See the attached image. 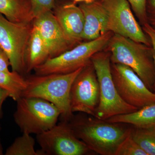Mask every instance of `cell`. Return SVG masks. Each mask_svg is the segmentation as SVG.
I'll list each match as a JSON object with an SVG mask.
<instances>
[{
	"mask_svg": "<svg viewBox=\"0 0 155 155\" xmlns=\"http://www.w3.org/2000/svg\"><path fill=\"white\" fill-rule=\"evenodd\" d=\"M73 116L69 123L74 134L92 151L101 155H116L132 127L113 123L81 113Z\"/></svg>",
	"mask_w": 155,
	"mask_h": 155,
	"instance_id": "obj_1",
	"label": "cell"
},
{
	"mask_svg": "<svg viewBox=\"0 0 155 155\" xmlns=\"http://www.w3.org/2000/svg\"><path fill=\"white\" fill-rule=\"evenodd\" d=\"M83 68L68 74L30 75L25 78L26 87L22 97L40 98L51 103L60 110L61 121L69 122L74 116L70 109V89Z\"/></svg>",
	"mask_w": 155,
	"mask_h": 155,
	"instance_id": "obj_2",
	"label": "cell"
},
{
	"mask_svg": "<svg viewBox=\"0 0 155 155\" xmlns=\"http://www.w3.org/2000/svg\"><path fill=\"white\" fill-rule=\"evenodd\" d=\"M105 50L110 53L111 63L130 67L154 91L155 67L151 46L114 34Z\"/></svg>",
	"mask_w": 155,
	"mask_h": 155,
	"instance_id": "obj_3",
	"label": "cell"
},
{
	"mask_svg": "<svg viewBox=\"0 0 155 155\" xmlns=\"http://www.w3.org/2000/svg\"><path fill=\"white\" fill-rule=\"evenodd\" d=\"M100 88V101L94 117L106 120L113 116L135 112L138 109L125 102L119 95L111 71L110 55L104 50L91 58Z\"/></svg>",
	"mask_w": 155,
	"mask_h": 155,
	"instance_id": "obj_4",
	"label": "cell"
},
{
	"mask_svg": "<svg viewBox=\"0 0 155 155\" xmlns=\"http://www.w3.org/2000/svg\"><path fill=\"white\" fill-rule=\"evenodd\" d=\"M114 34L108 31L98 38L82 42L58 57L50 58L34 69L35 75L68 74L85 67L91 62L94 54L105 49Z\"/></svg>",
	"mask_w": 155,
	"mask_h": 155,
	"instance_id": "obj_5",
	"label": "cell"
},
{
	"mask_svg": "<svg viewBox=\"0 0 155 155\" xmlns=\"http://www.w3.org/2000/svg\"><path fill=\"white\" fill-rule=\"evenodd\" d=\"M16 102L14 120L22 133L40 134L54 126L60 119L59 109L43 99L21 97Z\"/></svg>",
	"mask_w": 155,
	"mask_h": 155,
	"instance_id": "obj_6",
	"label": "cell"
},
{
	"mask_svg": "<svg viewBox=\"0 0 155 155\" xmlns=\"http://www.w3.org/2000/svg\"><path fill=\"white\" fill-rule=\"evenodd\" d=\"M33 29V22L10 21L0 13V47L6 53L12 71L25 72V54Z\"/></svg>",
	"mask_w": 155,
	"mask_h": 155,
	"instance_id": "obj_7",
	"label": "cell"
},
{
	"mask_svg": "<svg viewBox=\"0 0 155 155\" xmlns=\"http://www.w3.org/2000/svg\"><path fill=\"white\" fill-rule=\"evenodd\" d=\"M38 155H86L92 151L78 138L69 122L61 121L49 130L36 135Z\"/></svg>",
	"mask_w": 155,
	"mask_h": 155,
	"instance_id": "obj_8",
	"label": "cell"
},
{
	"mask_svg": "<svg viewBox=\"0 0 155 155\" xmlns=\"http://www.w3.org/2000/svg\"><path fill=\"white\" fill-rule=\"evenodd\" d=\"M111 71L116 89L125 102L138 109L155 103V92L130 67L111 63Z\"/></svg>",
	"mask_w": 155,
	"mask_h": 155,
	"instance_id": "obj_9",
	"label": "cell"
},
{
	"mask_svg": "<svg viewBox=\"0 0 155 155\" xmlns=\"http://www.w3.org/2000/svg\"><path fill=\"white\" fill-rule=\"evenodd\" d=\"M108 16V31L151 46L127 0H100Z\"/></svg>",
	"mask_w": 155,
	"mask_h": 155,
	"instance_id": "obj_10",
	"label": "cell"
},
{
	"mask_svg": "<svg viewBox=\"0 0 155 155\" xmlns=\"http://www.w3.org/2000/svg\"><path fill=\"white\" fill-rule=\"evenodd\" d=\"M99 101V84L91 61L84 67L72 84L70 109L73 114L78 112L94 117Z\"/></svg>",
	"mask_w": 155,
	"mask_h": 155,
	"instance_id": "obj_11",
	"label": "cell"
},
{
	"mask_svg": "<svg viewBox=\"0 0 155 155\" xmlns=\"http://www.w3.org/2000/svg\"><path fill=\"white\" fill-rule=\"evenodd\" d=\"M76 4L73 1L57 0L52 11L67 40L74 47L83 41L84 25L83 13Z\"/></svg>",
	"mask_w": 155,
	"mask_h": 155,
	"instance_id": "obj_12",
	"label": "cell"
},
{
	"mask_svg": "<svg viewBox=\"0 0 155 155\" xmlns=\"http://www.w3.org/2000/svg\"><path fill=\"white\" fill-rule=\"evenodd\" d=\"M33 26L48 48L51 58L58 57L74 47L67 40L52 11L35 18Z\"/></svg>",
	"mask_w": 155,
	"mask_h": 155,
	"instance_id": "obj_13",
	"label": "cell"
},
{
	"mask_svg": "<svg viewBox=\"0 0 155 155\" xmlns=\"http://www.w3.org/2000/svg\"><path fill=\"white\" fill-rule=\"evenodd\" d=\"M79 7L84 19L83 41L96 39L108 32L107 15L100 1L80 3Z\"/></svg>",
	"mask_w": 155,
	"mask_h": 155,
	"instance_id": "obj_14",
	"label": "cell"
},
{
	"mask_svg": "<svg viewBox=\"0 0 155 155\" xmlns=\"http://www.w3.org/2000/svg\"><path fill=\"white\" fill-rule=\"evenodd\" d=\"M51 58L49 50L33 26L25 54V72L28 74Z\"/></svg>",
	"mask_w": 155,
	"mask_h": 155,
	"instance_id": "obj_15",
	"label": "cell"
},
{
	"mask_svg": "<svg viewBox=\"0 0 155 155\" xmlns=\"http://www.w3.org/2000/svg\"><path fill=\"white\" fill-rule=\"evenodd\" d=\"M106 121L133 125L139 128L155 127V103L145 106L135 112L111 117Z\"/></svg>",
	"mask_w": 155,
	"mask_h": 155,
	"instance_id": "obj_16",
	"label": "cell"
},
{
	"mask_svg": "<svg viewBox=\"0 0 155 155\" xmlns=\"http://www.w3.org/2000/svg\"><path fill=\"white\" fill-rule=\"evenodd\" d=\"M0 13L12 22L31 23L35 19L30 0H0Z\"/></svg>",
	"mask_w": 155,
	"mask_h": 155,
	"instance_id": "obj_17",
	"label": "cell"
},
{
	"mask_svg": "<svg viewBox=\"0 0 155 155\" xmlns=\"http://www.w3.org/2000/svg\"><path fill=\"white\" fill-rule=\"evenodd\" d=\"M26 87V79L20 73L12 70L0 71V87L7 91L15 101L22 97Z\"/></svg>",
	"mask_w": 155,
	"mask_h": 155,
	"instance_id": "obj_18",
	"label": "cell"
},
{
	"mask_svg": "<svg viewBox=\"0 0 155 155\" xmlns=\"http://www.w3.org/2000/svg\"><path fill=\"white\" fill-rule=\"evenodd\" d=\"M130 136L147 155H155V127L147 128L134 127Z\"/></svg>",
	"mask_w": 155,
	"mask_h": 155,
	"instance_id": "obj_19",
	"label": "cell"
},
{
	"mask_svg": "<svg viewBox=\"0 0 155 155\" xmlns=\"http://www.w3.org/2000/svg\"><path fill=\"white\" fill-rule=\"evenodd\" d=\"M35 140L31 134L23 133L6 150V155H38L35 149Z\"/></svg>",
	"mask_w": 155,
	"mask_h": 155,
	"instance_id": "obj_20",
	"label": "cell"
},
{
	"mask_svg": "<svg viewBox=\"0 0 155 155\" xmlns=\"http://www.w3.org/2000/svg\"><path fill=\"white\" fill-rule=\"evenodd\" d=\"M116 155H147L132 139L130 134L119 146Z\"/></svg>",
	"mask_w": 155,
	"mask_h": 155,
	"instance_id": "obj_21",
	"label": "cell"
},
{
	"mask_svg": "<svg viewBox=\"0 0 155 155\" xmlns=\"http://www.w3.org/2000/svg\"><path fill=\"white\" fill-rule=\"evenodd\" d=\"M57 0H30L35 19L53 11Z\"/></svg>",
	"mask_w": 155,
	"mask_h": 155,
	"instance_id": "obj_22",
	"label": "cell"
},
{
	"mask_svg": "<svg viewBox=\"0 0 155 155\" xmlns=\"http://www.w3.org/2000/svg\"><path fill=\"white\" fill-rule=\"evenodd\" d=\"M131 9L138 19L142 26L147 23V0H127Z\"/></svg>",
	"mask_w": 155,
	"mask_h": 155,
	"instance_id": "obj_23",
	"label": "cell"
},
{
	"mask_svg": "<svg viewBox=\"0 0 155 155\" xmlns=\"http://www.w3.org/2000/svg\"><path fill=\"white\" fill-rule=\"evenodd\" d=\"M146 11L147 23L155 30V0H147Z\"/></svg>",
	"mask_w": 155,
	"mask_h": 155,
	"instance_id": "obj_24",
	"label": "cell"
},
{
	"mask_svg": "<svg viewBox=\"0 0 155 155\" xmlns=\"http://www.w3.org/2000/svg\"><path fill=\"white\" fill-rule=\"evenodd\" d=\"M142 29L148 37L150 41L153 50V58L155 67V30L148 23L142 25ZM153 91L155 92V81L153 87Z\"/></svg>",
	"mask_w": 155,
	"mask_h": 155,
	"instance_id": "obj_25",
	"label": "cell"
},
{
	"mask_svg": "<svg viewBox=\"0 0 155 155\" xmlns=\"http://www.w3.org/2000/svg\"><path fill=\"white\" fill-rule=\"evenodd\" d=\"M11 66L10 61L6 53L0 47V71H9Z\"/></svg>",
	"mask_w": 155,
	"mask_h": 155,
	"instance_id": "obj_26",
	"label": "cell"
},
{
	"mask_svg": "<svg viewBox=\"0 0 155 155\" xmlns=\"http://www.w3.org/2000/svg\"><path fill=\"white\" fill-rule=\"evenodd\" d=\"M9 97L8 92L5 90L0 87V122L3 116L2 105L3 103ZM1 130V124H0V130Z\"/></svg>",
	"mask_w": 155,
	"mask_h": 155,
	"instance_id": "obj_27",
	"label": "cell"
},
{
	"mask_svg": "<svg viewBox=\"0 0 155 155\" xmlns=\"http://www.w3.org/2000/svg\"><path fill=\"white\" fill-rule=\"evenodd\" d=\"M93 0H72L74 3L77 4V3L86 2L89 3L92 2Z\"/></svg>",
	"mask_w": 155,
	"mask_h": 155,
	"instance_id": "obj_28",
	"label": "cell"
},
{
	"mask_svg": "<svg viewBox=\"0 0 155 155\" xmlns=\"http://www.w3.org/2000/svg\"><path fill=\"white\" fill-rule=\"evenodd\" d=\"M3 155V148L2 145L0 140V155Z\"/></svg>",
	"mask_w": 155,
	"mask_h": 155,
	"instance_id": "obj_29",
	"label": "cell"
}]
</instances>
